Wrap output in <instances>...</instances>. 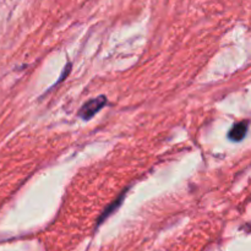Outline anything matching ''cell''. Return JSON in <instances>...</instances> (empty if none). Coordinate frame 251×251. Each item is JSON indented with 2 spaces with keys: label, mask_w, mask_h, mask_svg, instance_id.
<instances>
[{
  "label": "cell",
  "mask_w": 251,
  "mask_h": 251,
  "mask_svg": "<svg viewBox=\"0 0 251 251\" xmlns=\"http://www.w3.org/2000/svg\"><path fill=\"white\" fill-rule=\"evenodd\" d=\"M107 98L105 96H100L97 98H92V100H87L82 107L78 110V117L83 120H90L100 112L104 105L107 104Z\"/></svg>",
  "instance_id": "obj_1"
},
{
  "label": "cell",
  "mask_w": 251,
  "mask_h": 251,
  "mask_svg": "<svg viewBox=\"0 0 251 251\" xmlns=\"http://www.w3.org/2000/svg\"><path fill=\"white\" fill-rule=\"evenodd\" d=\"M247 131H248V123L240 122L238 123V124H235L234 126L230 129L228 136H229V139L232 140V141L239 142L244 139L245 135H247Z\"/></svg>",
  "instance_id": "obj_2"
}]
</instances>
